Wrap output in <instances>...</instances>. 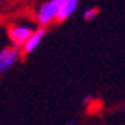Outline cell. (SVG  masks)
Wrapping results in <instances>:
<instances>
[{
	"label": "cell",
	"mask_w": 125,
	"mask_h": 125,
	"mask_svg": "<svg viewBox=\"0 0 125 125\" xmlns=\"http://www.w3.org/2000/svg\"><path fill=\"white\" fill-rule=\"evenodd\" d=\"M58 0H46L40 5V8L37 9V21L40 26H47L52 24L53 21H57V15H58Z\"/></svg>",
	"instance_id": "obj_1"
},
{
	"label": "cell",
	"mask_w": 125,
	"mask_h": 125,
	"mask_svg": "<svg viewBox=\"0 0 125 125\" xmlns=\"http://www.w3.org/2000/svg\"><path fill=\"white\" fill-rule=\"evenodd\" d=\"M21 57V49L17 46H9L0 51V75L8 72L11 67L17 64Z\"/></svg>",
	"instance_id": "obj_2"
},
{
	"label": "cell",
	"mask_w": 125,
	"mask_h": 125,
	"mask_svg": "<svg viewBox=\"0 0 125 125\" xmlns=\"http://www.w3.org/2000/svg\"><path fill=\"white\" fill-rule=\"evenodd\" d=\"M32 28L26 26V24H12L8 29V37H9V41L12 46H17V47H21L23 43L28 40V37L32 34Z\"/></svg>",
	"instance_id": "obj_3"
},
{
	"label": "cell",
	"mask_w": 125,
	"mask_h": 125,
	"mask_svg": "<svg viewBox=\"0 0 125 125\" xmlns=\"http://www.w3.org/2000/svg\"><path fill=\"white\" fill-rule=\"evenodd\" d=\"M46 37V29L44 26H40V28H37L32 31V34H31L28 37V40L23 43V46L20 47L21 49V53L23 55H29V53H32L35 49H38V46L41 44V41L43 38Z\"/></svg>",
	"instance_id": "obj_4"
},
{
	"label": "cell",
	"mask_w": 125,
	"mask_h": 125,
	"mask_svg": "<svg viewBox=\"0 0 125 125\" xmlns=\"http://www.w3.org/2000/svg\"><path fill=\"white\" fill-rule=\"evenodd\" d=\"M79 0H58L60 9H58V15H57V21H64L70 17L78 8Z\"/></svg>",
	"instance_id": "obj_5"
},
{
	"label": "cell",
	"mask_w": 125,
	"mask_h": 125,
	"mask_svg": "<svg viewBox=\"0 0 125 125\" xmlns=\"http://www.w3.org/2000/svg\"><path fill=\"white\" fill-rule=\"evenodd\" d=\"M98 12H99V9L98 8H89L85 12H84V20H93L96 15H98Z\"/></svg>",
	"instance_id": "obj_6"
},
{
	"label": "cell",
	"mask_w": 125,
	"mask_h": 125,
	"mask_svg": "<svg viewBox=\"0 0 125 125\" xmlns=\"http://www.w3.org/2000/svg\"><path fill=\"white\" fill-rule=\"evenodd\" d=\"M2 2H3V0H0V3H2Z\"/></svg>",
	"instance_id": "obj_7"
}]
</instances>
